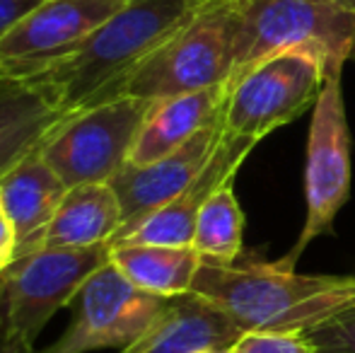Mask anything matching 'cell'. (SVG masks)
Returning a JSON list of instances; mask_svg holds the SVG:
<instances>
[{
	"instance_id": "obj_5",
	"label": "cell",
	"mask_w": 355,
	"mask_h": 353,
	"mask_svg": "<svg viewBox=\"0 0 355 353\" xmlns=\"http://www.w3.org/2000/svg\"><path fill=\"white\" fill-rule=\"evenodd\" d=\"M153 109L150 99L116 97L61 119L39 148L66 187L109 184L131 160V150Z\"/></svg>"
},
{
	"instance_id": "obj_2",
	"label": "cell",
	"mask_w": 355,
	"mask_h": 353,
	"mask_svg": "<svg viewBox=\"0 0 355 353\" xmlns=\"http://www.w3.org/2000/svg\"><path fill=\"white\" fill-rule=\"evenodd\" d=\"M208 0H126L75 56L34 80H46L68 114L116 99L126 80Z\"/></svg>"
},
{
	"instance_id": "obj_17",
	"label": "cell",
	"mask_w": 355,
	"mask_h": 353,
	"mask_svg": "<svg viewBox=\"0 0 355 353\" xmlns=\"http://www.w3.org/2000/svg\"><path fill=\"white\" fill-rule=\"evenodd\" d=\"M123 227V211L112 184L71 187L44 235V247L112 245Z\"/></svg>"
},
{
	"instance_id": "obj_27",
	"label": "cell",
	"mask_w": 355,
	"mask_h": 353,
	"mask_svg": "<svg viewBox=\"0 0 355 353\" xmlns=\"http://www.w3.org/2000/svg\"><path fill=\"white\" fill-rule=\"evenodd\" d=\"M0 213H3V203H0Z\"/></svg>"
},
{
	"instance_id": "obj_20",
	"label": "cell",
	"mask_w": 355,
	"mask_h": 353,
	"mask_svg": "<svg viewBox=\"0 0 355 353\" xmlns=\"http://www.w3.org/2000/svg\"><path fill=\"white\" fill-rule=\"evenodd\" d=\"M304 334L317 353H355V300L309 327Z\"/></svg>"
},
{
	"instance_id": "obj_4",
	"label": "cell",
	"mask_w": 355,
	"mask_h": 353,
	"mask_svg": "<svg viewBox=\"0 0 355 353\" xmlns=\"http://www.w3.org/2000/svg\"><path fill=\"white\" fill-rule=\"evenodd\" d=\"M237 63V0H208L121 87L119 97L157 99L227 85Z\"/></svg>"
},
{
	"instance_id": "obj_19",
	"label": "cell",
	"mask_w": 355,
	"mask_h": 353,
	"mask_svg": "<svg viewBox=\"0 0 355 353\" xmlns=\"http://www.w3.org/2000/svg\"><path fill=\"white\" fill-rule=\"evenodd\" d=\"M244 245V211L234 193V177L223 182L201 208L191 247L211 264H237Z\"/></svg>"
},
{
	"instance_id": "obj_6",
	"label": "cell",
	"mask_w": 355,
	"mask_h": 353,
	"mask_svg": "<svg viewBox=\"0 0 355 353\" xmlns=\"http://www.w3.org/2000/svg\"><path fill=\"white\" fill-rule=\"evenodd\" d=\"M112 259V245L42 247L17 257L0 276V334L34 344L53 315L71 305L94 271Z\"/></svg>"
},
{
	"instance_id": "obj_18",
	"label": "cell",
	"mask_w": 355,
	"mask_h": 353,
	"mask_svg": "<svg viewBox=\"0 0 355 353\" xmlns=\"http://www.w3.org/2000/svg\"><path fill=\"white\" fill-rule=\"evenodd\" d=\"M112 264L141 291L159 298H177L191 293L203 259L191 245L112 242Z\"/></svg>"
},
{
	"instance_id": "obj_13",
	"label": "cell",
	"mask_w": 355,
	"mask_h": 353,
	"mask_svg": "<svg viewBox=\"0 0 355 353\" xmlns=\"http://www.w3.org/2000/svg\"><path fill=\"white\" fill-rule=\"evenodd\" d=\"M244 332L220 307L196 293L169 298L138 341L119 353H201L232 349Z\"/></svg>"
},
{
	"instance_id": "obj_28",
	"label": "cell",
	"mask_w": 355,
	"mask_h": 353,
	"mask_svg": "<svg viewBox=\"0 0 355 353\" xmlns=\"http://www.w3.org/2000/svg\"><path fill=\"white\" fill-rule=\"evenodd\" d=\"M3 76H5V73H3V71H0V78H3Z\"/></svg>"
},
{
	"instance_id": "obj_12",
	"label": "cell",
	"mask_w": 355,
	"mask_h": 353,
	"mask_svg": "<svg viewBox=\"0 0 355 353\" xmlns=\"http://www.w3.org/2000/svg\"><path fill=\"white\" fill-rule=\"evenodd\" d=\"M257 148L247 138L225 136L220 138L213 157L177 198L148 216L141 225H136L126 237L116 242H141V245H174L187 247L193 242V230L201 208L213 196V191L230 177H237V170L247 160L249 153Z\"/></svg>"
},
{
	"instance_id": "obj_1",
	"label": "cell",
	"mask_w": 355,
	"mask_h": 353,
	"mask_svg": "<svg viewBox=\"0 0 355 353\" xmlns=\"http://www.w3.org/2000/svg\"><path fill=\"white\" fill-rule=\"evenodd\" d=\"M191 293L220 307L242 332H307L355 300V278L297 273L285 259L244 266L203 261Z\"/></svg>"
},
{
	"instance_id": "obj_26",
	"label": "cell",
	"mask_w": 355,
	"mask_h": 353,
	"mask_svg": "<svg viewBox=\"0 0 355 353\" xmlns=\"http://www.w3.org/2000/svg\"><path fill=\"white\" fill-rule=\"evenodd\" d=\"M201 353H230V349H215V351H201Z\"/></svg>"
},
{
	"instance_id": "obj_25",
	"label": "cell",
	"mask_w": 355,
	"mask_h": 353,
	"mask_svg": "<svg viewBox=\"0 0 355 353\" xmlns=\"http://www.w3.org/2000/svg\"><path fill=\"white\" fill-rule=\"evenodd\" d=\"M341 8H346V10H351V12H355V0H336Z\"/></svg>"
},
{
	"instance_id": "obj_22",
	"label": "cell",
	"mask_w": 355,
	"mask_h": 353,
	"mask_svg": "<svg viewBox=\"0 0 355 353\" xmlns=\"http://www.w3.org/2000/svg\"><path fill=\"white\" fill-rule=\"evenodd\" d=\"M44 0H0V42L22 17H27Z\"/></svg>"
},
{
	"instance_id": "obj_9",
	"label": "cell",
	"mask_w": 355,
	"mask_h": 353,
	"mask_svg": "<svg viewBox=\"0 0 355 353\" xmlns=\"http://www.w3.org/2000/svg\"><path fill=\"white\" fill-rule=\"evenodd\" d=\"M73 302V320L66 332L51 346L37 353L123 351L141 339L164 310L169 298L136 288L109 259L87 278Z\"/></svg>"
},
{
	"instance_id": "obj_21",
	"label": "cell",
	"mask_w": 355,
	"mask_h": 353,
	"mask_svg": "<svg viewBox=\"0 0 355 353\" xmlns=\"http://www.w3.org/2000/svg\"><path fill=\"white\" fill-rule=\"evenodd\" d=\"M230 353H317L304 332H244Z\"/></svg>"
},
{
	"instance_id": "obj_15",
	"label": "cell",
	"mask_w": 355,
	"mask_h": 353,
	"mask_svg": "<svg viewBox=\"0 0 355 353\" xmlns=\"http://www.w3.org/2000/svg\"><path fill=\"white\" fill-rule=\"evenodd\" d=\"M68 187L42 155L32 153L0 179V203L17 235V257L44 247V235Z\"/></svg>"
},
{
	"instance_id": "obj_10",
	"label": "cell",
	"mask_w": 355,
	"mask_h": 353,
	"mask_svg": "<svg viewBox=\"0 0 355 353\" xmlns=\"http://www.w3.org/2000/svg\"><path fill=\"white\" fill-rule=\"evenodd\" d=\"M126 0H44L0 42V71L34 80L66 63Z\"/></svg>"
},
{
	"instance_id": "obj_3",
	"label": "cell",
	"mask_w": 355,
	"mask_h": 353,
	"mask_svg": "<svg viewBox=\"0 0 355 353\" xmlns=\"http://www.w3.org/2000/svg\"><path fill=\"white\" fill-rule=\"evenodd\" d=\"M307 51L322 58L329 76L355 58V12L336 0H237V78L263 58Z\"/></svg>"
},
{
	"instance_id": "obj_7",
	"label": "cell",
	"mask_w": 355,
	"mask_h": 353,
	"mask_svg": "<svg viewBox=\"0 0 355 353\" xmlns=\"http://www.w3.org/2000/svg\"><path fill=\"white\" fill-rule=\"evenodd\" d=\"M329 71L307 51H283L263 58L230 85L223 133L261 143L268 133L312 112Z\"/></svg>"
},
{
	"instance_id": "obj_24",
	"label": "cell",
	"mask_w": 355,
	"mask_h": 353,
	"mask_svg": "<svg viewBox=\"0 0 355 353\" xmlns=\"http://www.w3.org/2000/svg\"><path fill=\"white\" fill-rule=\"evenodd\" d=\"M0 353H37L34 344L19 339V336L0 334Z\"/></svg>"
},
{
	"instance_id": "obj_16",
	"label": "cell",
	"mask_w": 355,
	"mask_h": 353,
	"mask_svg": "<svg viewBox=\"0 0 355 353\" xmlns=\"http://www.w3.org/2000/svg\"><path fill=\"white\" fill-rule=\"evenodd\" d=\"M227 92L230 85H218L153 102V109L145 117L128 162L148 165V162L159 160L189 143L198 131L220 121Z\"/></svg>"
},
{
	"instance_id": "obj_8",
	"label": "cell",
	"mask_w": 355,
	"mask_h": 353,
	"mask_svg": "<svg viewBox=\"0 0 355 353\" xmlns=\"http://www.w3.org/2000/svg\"><path fill=\"white\" fill-rule=\"evenodd\" d=\"M351 126L343 102V73H334L312 109L304 160L307 216L297 245L285 257L288 264L295 266L317 237L334 230L336 216L351 196Z\"/></svg>"
},
{
	"instance_id": "obj_11",
	"label": "cell",
	"mask_w": 355,
	"mask_h": 353,
	"mask_svg": "<svg viewBox=\"0 0 355 353\" xmlns=\"http://www.w3.org/2000/svg\"><path fill=\"white\" fill-rule=\"evenodd\" d=\"M220 138H223V119L198 131L191 141L184 143L169 155L159 157V160L148 162V165H131L128 162L109 182L116 191L123 211V227L116 235V240L126 237L145 218L167 206L201 175V170L213 157Z\"/></svg>"
},
{
	"instance_id": "obj_23",
	"label": "cell",
	"mask_w": 355,
	"mask_h": 353,
	"mask_svg": "<svg viewBox=\"0 0 355 353\" xmlns=\"http://www.w3.org/2000/svg\"><path fill=\"white\" fill-rule=\"evenodd\" d=\"M15 259H17V235L5 213H0V276L15 264Z\"/></svg>"
},
{
	"instance_id": "obj_14",
	"label": "cell",
	"mask_w": 355,
	"mask_h": 353,
	"mask_svg": "<svg viewBox=\"0 0 355 353\" xmlns=\"http://www.w3.org/2000/svg\"><path fill=\"white\" fill-rule=\"evenodd\" d=\"M68 112L46 80L0 78V179L37 153Z\"/></svg>"
}]
</instances>
